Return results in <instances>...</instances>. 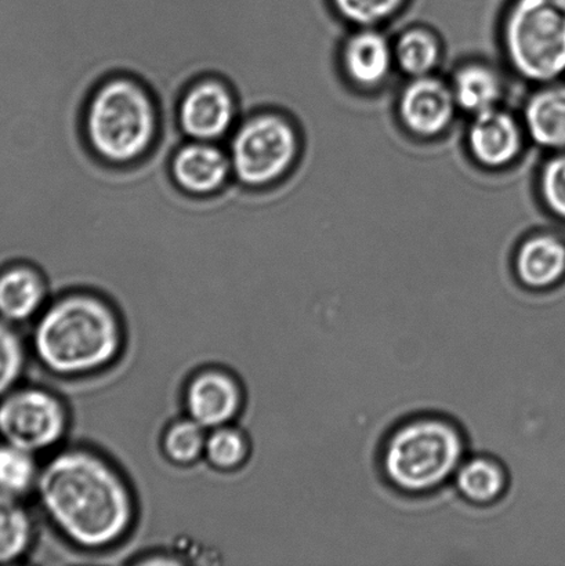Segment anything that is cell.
<instances>
[{
    "instance_id": "cell-11",
    "label": "cell",
    "mask_w": 565,
    "mask_h": 566,
    "mask_svg": "<svg viewBox=\"0 0 565 566\" xmlns=\"http://www.w3.org/2000/svg\"><path fill=\"white\" fill-rule=\"evenodd\" d=\"M169 174L175 186L191 197L216 196L234 180L224 144L185 140L171 154Z\"/></svg>"
},
{
    "instance_id": "cell-24",
    "label": "cell",
    "mask_w": 565,
    "mask_h": 566,
    "mask_svg": "<svg viewBox=\"0 0 565 566\" xmlns=\"http://www.w3.org/2000/svg\"><path fill=\"white\" fill-rule=\"evenodd\" d=\"M205 453L215 468L232 470L245 462L248 443L241 431L221 426L208 434Z\"/></svg>"
},
{
    "instance_id": "cell-19",
    "label": "cell",
    "mask_w": 565,
    "mask_h": 566,
    "mask_svg": "<svg viewBox=\"0 0 565 566\" xmlns=\"http://www.w3.org/2000/svg\"><path fill=\"white\" fill-rule=\"evenodd\" d=\"M393 49L396 66L408 80L433 75L442 59L441 41L428 28H409L393 43Z\"/></svg>"
},
{
    "instance_id": "cell-23",
    "label": "cell",
    "mask_w": 565,
    "mask_h": 566,
    "mask_svg": "<svg viewBox=\"0 0 565 566\" xmlns=\"http://www.w3.org/2000/svg\"><path fill=\"white\" fill-rule=\"evenodd\" d=\"M207 429L188 418L171 424L164 438V451L171 462L190 464L205 453Z\"/></svg>"
},
{
    "instance_id": "cell-25",
    "label": "cell",
    "mask_w": 565,
    "mask_h": 566,
    "mask_svg": "<svg viewBox=\"0 0 565 566\" xmlns=\"http://www.w3.org/2000/svg\"><path fill=\"white\" fill-rule=\"evenodd\" d=\"M536 186L547 212L565 221V151H557L545 160Z\"/></svg>"
},
{
    "instance_id": "cell-7",
    "label": "cell",
    "mask_w": 565,
    "mask_h": 566,
    "mask_svg": "<svg viewBox=\"0 0 565 566\" xmlns=\"http://www.w3.org/2000/svg\"><path fill=\"white\" fill-rule=\"evenodd\" d=\"M242 118L240 98L226 77H193L176 105L177 126L186 140L224 144Z\"/></svg>"
},
{
    "instance_id": "cell-22",
    "label": "cell",
    "mask_w": 565,
    "mask_h": 566,
    "mask_svg": "<svg viewBox=\"0 0 565 566\" xmlns=\"http://www.w3.org/2000/svg\"><path fill=\"white\" fill-rule=\"evenodd\" d=\"M335 13L356 28H378L395 19L408 0H329Z\"/></svg>"
},
{
    "instance_id": "cell-12",
    "label": "cell",
    "mask_w": 565,
    "mask_h": 566,
    "mask_svg": "<svg viewBox=\"0 0 565 566\" xmlns=\"http://www.w3.org/2000/svg\"><path fill=\"white\" fill-rule=\"evenodd\" d=\"M341 66L354 87L374 92L389 81L395 70V49L378 28H357L342 44Z\"/></svg>"
},
{
    "instance_id": "cell-8",
    "label": "cell",
    "mask_w": 565,
    "mask_h": 566,
    "mask_svg": "<svg viewBox=\"0 0 565 566\" xmlns=\"http://www.w3.org/2000/svg\"><path fill=\"white\" fill-rule=\"evenodd\" d=\"M66 426L63 402L42 388L11 392L0 402V436L27 452H42L57 446Z\"/></svg>"
},
{
    "instance_id": "cell-3",
    "label": "cell",
    "mask_w": 565,
    "mask_h": 566,
    "mask_svg": "<svg viewBox=\"0 0 565 566\" xmlns=\"http://www.w3.org/2000/svg\"><path fill=\"white\" fill-rule=\"evenodd\" d=\"M122 348L118 315L103 298L71 293L50 305L33 332L44 368L61 376L91 374L113 364Z\"/></svg>"
},
{
    "instance_id": "cell-21",
    "label": "cell",
    "mask_w": 565,
    "mask_h": 566,
    "mask_svg": "<svg viewBox=\"0 0 565 566\" xmlns=\"http://www.w3.org/2000/svg\"><path fill=\"white\" fill-rule=\"evenodd\" d=\"M38 469L33 453L11 443L0 446V493L19 497L36 486Z\"/></svg>"
},
{
    "instance_id": "cell-16",
    "label": "cell",
    "mask_w": 565,
    "mask_h": 566,
    "mask_svg": "<svg viewBox=\"0 0 565 566\" xmlns=\"http://www.w3.org/2000/svg\"><path fill=\"white\" fill-rule=\"evenodd\" d=\"M46 298V281L41 269L13 262L0 269V315L10 322L30 319Z\"/></svg>"
},
{
    "instance_id": "cell-6",
    "label": "cell",
    "mask_w": 565,
    "mask_h": 566,
    "mask_svg": "<svg viewBox=\"0 0 565 566\" xmlns=\"http://www.w3.org/2000/svg\"><path fill=\"white\" fill-rule=\"evenodd\" d=\"M514 74L545 85L565 75V0H512L501 27Z\"/></svg>"
},
{
    "instance_id": "cell-1",
    "label": "cell",
    "mask_w": 565,
    "mask_h": 566,
    "mask_svg": "<svg viewBox=\"0 0 565 566\" xmlns=\"http://www.w3.org/2000/svg\"><path fill=\"white\" fill-rule=\"evenodd\" d=\"M36 491L49 520L76 546L108 547L132 528L129 486L107 460L85 449L50 460L39 473Z\"/></svg>"
},
{
    "instance_id": "cell-9",
    "label": "cell",
    "mask_w": 565,
    "mask_h": 566,
    "mask_svg": "<svg viewBox=\"0 0 565 566\" xmlns=\"http://www.w3.org/2000/svg\"><path fill=\"white\" fill-rule=\"evenodd\" d=\"M398 122L420 140H433L451 129L458 104L450 82L433 75L411 77L397 98Z\"/></svg>"
},
{
    "instance_id": "cell-18",
    "label": "cell",
    "mask_w": 565,
    "mask_h": 566,
    "mask_svg": "<svg viewBox=\"0 0 565 566\" xmlns=\"http://www.w3.org/2000/svg\"><path fill=\"white\" fill-rule=\"evenodd\" d=\"M453 482L464 501L475 506H491L505 496L509 474L500 460L478 454L463 460Z\"/></svg>"
},
{
    "instance_id": "cell-4",
    "label": "cell",
    "mask_w": 565,
    "mask_h": 566,
    "mask_svg": "<svg viewBox=\"0 0 565 566\" xmlns=\"http://www.w3.org/2000/svg\"><path fill=\"white\" fill-rule=\"evenodd\" d=\"M467 436L447 416L415 415L393 427L379 449V470L391 490L430 495L453 480L467 459Z\"/></svg>"
},
{
    "instance_id": "cell-17",
    "label": "cell",
    "mask_w": 565,
    "mask_h": 566,
    "mask_svg": "<svg viewBox=\"0 0 565 566\" xmlns=\"http://www.w3.org/2000/svg\"><path fill=\"white\" fill-rule=\"evenodd\" d=\"M459 111L470 116L501 107L505 83L494 66L480 61L467 63L453 72L450 82Z\"/></svg>"
},
{
    "instance_id": "cell-15",
    "label": "cell",
    "mask_w": 565,
    "mask_h": 566,
    "mask_svg": "<svg viewBox=\"0 0 565 566\" xmlns=\"http://www.w3.org/2000/svg\"><path fill=\"white\" fill-rule=\"evenodd\" d=\"M523 125L530 142L547 151H565V82L540 85L525 99Z\"/></svg>"
},
{
    "instance_id": "cell-13",
    "label": "cell",
    "mask_w": 565,
    "mask_h": 566,
    "mask_svg": "<svg viewBox=\"0 0 565 566\" xmlns=\"http://www.w3.org/2000/svg\"><path fill=\"white\" fill-rule=\"evenodd\" d=\"M242 391L234 377L226 371H201L188 382L186 409L188 418L205 429L227 426L240 413Z\"/></svg>"
},
{
    "instance_id": "cell-5",
    "label": "cell",
    "mask_w": 565,
    "mask_h": 566,
    "mask_svg": "<svg viewBox=\"0 0 565 566\" xmlns=\"http://www.w3.org/2000/svg\"><path fill=\"white\" fill-rule=\"evenodd\" d=\"M234 181L262 191L284 182L301 164L304 136L293 114L264 107L242 115L224 143Z\"/></svg>"
},
{
    "instance_id": "cell-20",
    "label": "cell",
    "mask_w": 565,
    "mask_h": 566,
    "mask_svg": "<svg viewBox=\"0 0 565 566\" xmlns=\"http://www.w3.org/2000/svg\"><path fill=\"white\" fill-rule=\"evenodd\" d=\"M32 521L17 497L0 493V564L20 558L31 546Z\"/></svg>"
},
{
    "instance_id": "cell-26",
    "label": "cell",
    "mask_w": 565,
    "mask_h": 566,
    "mask_svg": "<svg viewBox=\"0 0 565 566\" xmlns=\"http://www.w3.org/2000/svg\"><path fill=\"white\" fill-rule=\"evenodd\" d=\"M24 366V348L17 333L0 322V397L19 380Z\"/></svg>"
},
{
    "instance_id": "cell-2",
    "label": "cell",
    "mask_w": 565,
    "mask_h": 566,
    "mask_svg": "<svg viewBox=\"0 0 565 566\" xmlns=\"http://www.w3.org/2000/svg\"><path fill=\"white\" fill-rule=\"evenodd\" d=\"M163 129L157 93L130 72L115 71L103 76L83 103V140L94 158L114 168H129L148 158Z\"/></svg>"
},
{
    "instance_id": "cell-10",
    "label": "cell",
    "mask_w": 565,
    "mask_h": 566,
    "mask_svg": "<svg viewBox=\"0 0 565 566\" xmlns=\"http://www.w3.org/2000/svg\"><path fill=\"white\" fill-rule=\"evenodd\" d=\"M527 140L522 118L502 107L473 115L467 133L470 158L486 170L508 169L516 164Z\"/></svg>"
},
{
    "instance_id": "cell-14",
    "label": "cell",
    "mask_w": 565,
    "mask_h": 566,
    "mask_svg": "<svg viewBox=\"0 0 565 566\" xmlns=\"http://www.w3.org/2000/svg\"><path fill=\"white\" fill-rule=\"evenodd\" d=\"M513 273L527 291H553L565 280V241L546 231L524 238L514 252Z\"/></svg>"
}]
</instances>
